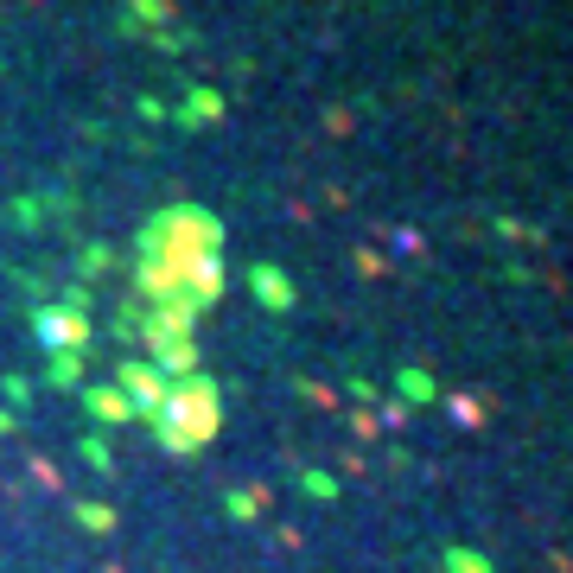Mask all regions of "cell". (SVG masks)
I'll return each mask as SVG.
<instances>
[{"label": "cell", "instance_id": "7a4b0ae2", "mask_svg": "<svg viewBox=\"0 0 573 573\" xmlns=\"http://www.w3.org/2000/svg\"><path fill=\"white\" fill-rule=\"evenodd\" d=\"M128 382L141 389V402H160V376H147V363H134V370H128Z\"/></svg>", "mask_w": 573, "mask_h": 573}, {"label": "cell", "instance_id": "6da1fadb", "mask_svg": "<svg viewBox=\"0 0 573 573\" xmlns=\"http://www.w3.org/2000/svg\"><path fill=\"white\" fill-rule=\"evenodd\" d=\"M179 414H185V440H198V433H211L217 421H211V414H217V395H211V382H191V389L179 395ZM179 440V446H185Z\"/></svg>", "mask_w": 573, "mask_h": 573}]
</instances>
